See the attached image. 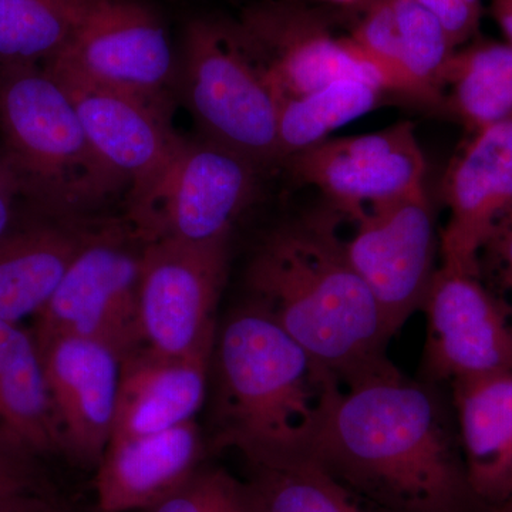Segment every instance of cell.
<instances>
[{"mask_svg": "<svg viewBox=\"0 0 512 512\" xmlns=\"http://www.w3.org/2000/svg\"><path fill=\"white\" fill-rule=\"evenodd\" d=\"M30 332H26L16 323L0 320V377L8 369L13 357L23 345Z\"/></svg>", "mask_w": 512, "mask_h": 512, "instance_id": "obj_31", "label": "cell"}, {"mask_svg": "<svg viewBox=\"0 0 512 512\" xmlns=\"http://www.w3.org/2000/svg\"><path fill=\"white\" fill-rule=\"evenodd\" d=\"M443 197L441 265L481 275V252L512 205V119L470 134L448 164Z\"/></svg>", "mask_w": 512, "mask_h": 512, "instance_id": "obj_16", "label": "cell"}, {"mask_svg": "<svg viewBox=\"0 0 512 512\" xmlns=\"http://www.w3.org/2000/svg\"><path fill=\"white\" fill-rule=\"evenodd\" d=\"M19 194L15 185L12 184L8 175L3 173L0 175V239L15 227V202L13 197Z\"/></svg>", "mask_w": 512, "mask_h": 512, "instance_id": "obj_32", "label": "cell"}, {"mask_svg": "<svg viewBox=\"0 0 512 512\" xmlns=\"http://www.w3.org/2000/svg\"><path fill=\"white\" fill-rule=\"evenodd\" d=\"M333 2L342 3V5H348V3L353 2V0H333Z\"/></svg>", "mask_w": 512, "mask_h": 512, "instance_id": "obj_37", "label": "cell"}, {"mask_svg": "<svg viewBox=\"0 0 512 512\" xmlns=\"http://www.w3.org/2000/svg\"><path fill=\"white\" fill-rule=\"evenodd\" d=\"M94 229L72 218L13 227L0 239V320L16 323L39 315Z\"/></svg>", "mask_w": 512, "mask_h": 512, "instance_id": "obj_21", "label": "cell"}, {"mask_svg": "<svg viewBox=\"0 0 512 512\" xmlns=\"http://www.w3.org/2000/svg\"><path fill=\"white\" fill-rule=\"evenodd\" d=\"M306 458L384 512H487L468 484L451 397L389 359L333 394Z\"/></svg>", "mask_w": 512, "mask_h": 512, "instance_id": "obj_1", "label": "cell"}, {"mask_svg": "<svg viewBox=\"0 0 512 512\" xmlns=\"http://www.w3.org/2000/svg\"><path fill=\"white\" fill-rule=\"evenodd\" d=\"M0 512H56V510L45 494H29L0 500Z\"/></svg>", "mask_w": 512, "mask_h": 512, "instance_id": "obj_33", "label": "cell"}, {"mask_svg": "<svg viewBox=\"0 0 512 512\" xmlns=\"http://www.w3.org/2000/svg\"><path fill=\"white\" fill-rule=\"evenodd\" d=\"M244 483L252 512H384L357 498L308 458L251 467Z\"/></svg>", "mask_w": 512, "mask_h": 512, "instance_id": "obj_26", "label": "cell"}, {"mask_svg": "<svg viewBox=\"0 0 512 512\" xmlns=\"http://www.w3.org/2000/svg\"><path fill=\"white\" fill-rule=\"evenodd\" d=\"M488 6L508 45L512 46V0H488Z\"/></svg>", "mask_w": 512, "mask_h": 512, "instance_id": "obj_34", "label": "cell"}, {"mask_svg": "<svg viewBox=\"0 0 512 512\" xmlns=\"http://www.w3.org/2000/svg\"><path fill=\"white\" fill-rule=\"evenodd\" d=\"M490 512H512V498L511 500H508L507 503L494 508V510H491Z\"/></svg>", "mask_w": 512, "mask_h": 512, "instance_id": "obj_36", "label": "cell"}, {"mask_svg": "<svg viewBox=\"0 0 512 512\" xmlns=\"http://www.w3.org/2000/svg\"><path fill=\"white\" fill-rule=\"evenodd\" d=\"M481 255L491 259L501 284L512 292V205L495 224Z\"/></svg>", "mask_w": 512, "mask_h": 512, "instance_id": "obj_30", "label": "cell"}, {"mask_svg": "<svg viewBox=\"0 0 512 512\" xmlns=\"http://www.w3.org/2000/svg\"><path fill=\"white\" fill-rule=\"evenodd\" d=\"M443 110L468 134L512 119V46L476 39L458 47L443 77Z\"/></svg>", "mask_w": 512, "mask_h": 512, "instance_id": "obj_22", "label": "cell"}, {"mask_svg": "<svg viewBox=\"0 0 512 512\" xmlns=\"http://www.w3.org/2000/svg\"><path fill=\"white\" fill-rule=\"evenodd\" d=\"M346 35L386 74L392 92L443 109V77L457 47L414 0H353Z\"/></svg>", "mask_w": 512, "mask_h": 512, "instance_id": "obj_15", "label": "cell"}, {"mask_svg": "<svg viewBox=\"0 0 512 512\" xmlns=\"http://www.w3.org/2000/svg\"><path fill=\"white\" fill-rule=\"evenodd\" d=\"M45 67L170 113L177 94L178 50L144 0H86L69 45Z\"/></svg>", "mask_w": 512, "mask_h": 512, "instance_id": "obj_6", "label": "cell"}, {"mask_svg": "<svg viewBox=\"0 0 512 512\" xmlns=\"http://www.w3.org/2000/svg\"><path fill=\"white\" fill-rule=\"evenodd\" d=\"M36 345L62 451L97 467L113 431L121 357L110 346L79 336H56Z\"/></svg>", "mask_w": 512, "mask_h": 512, "instance_id": "obj_17", "label": "cell"}, {"mask_svg": "<svg viewBox=\"0 0 512 512\" xmlns=\"http://www.w3.org/2000/svg\"><path fill=\"white\" fill-rule=\"evenodd\" d=\"M332 207L275 229L247 271L261 308L342 384L382 365L392 336L346 254Z\"/></svg>", "mask_w": 512, "mask_h": 512, "instance_id": "obj_2", "label": "cell"}, {"mask_svg": "<svg viewBox=\"0 0 512 512\" xmlns=\"http://www.w3.org/2000/svg\"><path fill=\"white\" fill-rule=\"evenodd\" d=\"M228 264L229 237L144 244L138 289L143 345L168 356L212 355Z\"/></svg>", "mask_w": 512, "mask_h": 512, "instance_id": "obj_9", "label": "cell"}, {"mask_svg": "<svg viewBox=\"0 0 512 512\" xmlns=\"http://www.w3.org/2000/svg\"><path fill=\"white\" fill-rule=\"evenodd\" d=\"M429 10L457 47L467 45L480 33L484 15V0H414Z\"/></svg>", "mask_w": 512, "mask_h": 512, "instance_id": "obj_28", "label": "cell"}, {"mask_svg": "<svg viewBox=\"0 0 512 512\" xmlns=\"http://www.w3.org/2000/svg\"><path fill=\"white\" fill-rule=\"evenodd\" d=\"M384 93L375 84L342 79L282 101L278 117V161L318 146L333 131L375 110Z\"/></svg>", "mask_w": 512, "mask_h": 512, "instance_id": "obj_24", "label": "cell"}, {"mask_svg": "<svg viewBox=\"0 0 512 512\" xmlns=\"http://www.w3.org/2000/svg\"><path fill=\"white\" fill-rule=\"evenodd\" d=\"M285 161L299 181L318 188L345 218L423 188L427 173L410 121L376 133L328 138Z\"/></svg>", "mask_w": 512, "mask_h": 512, "instance_id": "obj_13", "label": "cell"}, {"mask_svg": "<svg viewBox=\"0 0 512 512\" xmlns=\"http://www.w3.org/2000/svg\"><path fill=\"white\" fill-rule=\"evenodd\" d=\"M177 96L205 140L261 168L278 161L281 100L235 23L208 18L187 23L178 47Z\"/></svg>", "mask_w": 512, "mask_h": 512, "instance_id": "obj_5", "label": "cell"}, {"mask_svg": "<svg viewBox=\"0 0 512 512\" xmlns=\"http://www.w3.org/2000/svg\"><path fill=\"white\" fill-rule=\"evenodd\" d=\"M215 444L249 467L303 460L342 383L261 308L248 302L218 329Z\"/></svg>", "mask_w": 512, "mask_h": 512, "instance_id": "obj_3", "label": "cell"}, {"mask_svg": "<svg viewBox=\"0 0 512 512\" xmlns=\"http://www.w3.org/2000/svg\"><path fill=\"white\" fill-rule=\"evenodd\" d=\"M241 485L222 468L200 467L187 483L146 512H221Z\"/></svg>", "mask_w": 512, "mask_h": 512, "instance_id": "obj_27", "label": "cell"}, {"mask_svg": "<svg viewBox=\"0 0 512 512\" xmlns=\"http://www.w3.org/2000/svg\"><path fill=\"white\" fill-rule=\"evenodd\" d=\"M261 167L205 138H181L160 180L130 207L128 225L143 244L229 237L254 201Z\"/></svg>", "mask_w": 512, "mask_h": 512, "instance_id": "obj_7", "label": "cell"}, {"mask_svg": "<svg viewBox=\"0 0 512 512\" xmlns=\"http://www.w3.org/2000/svg\"><path fill=\"white\" fill-rule=\"evenodd\" d=\"M0 444L29 458L62 450L42 357L32 332L0 377Z\"/></svg>", "mask_w": 512, "mask_h": 512, "instance_id": "obj_23", "label": "cell"}, {"mask_svg": "<svg viewBox=\"0 0 512 512\" xmlns=\"http://www.w3.org/2000/svg\"><path fill=\"white\" fill-rule=\"evenodd\" d=\"M86 0H0V67L45 66L69 45Z\"/></svg>", "mask_w": 512, "mask_h": 512, "instance_id": "obj_25", "label": "cell"}, {"mask_svg": "<svg viewBox=\"0 0 512 512\" xmlns=\"http://www.w3.org/2000/svg\"><path fill=\"white\" fill-rule=\"evenodd\" d=\"M8 175L47 215L72 218L123 190L94 154L72 97L45 66L0 67Z\"/></svg>", "mask_w": 512, "mask_h": 512, "instance_id": "obj_4", "label": "cell"}, {"mask_svg": "<svg viewBox=\"0 0 512 512\" xmlns=\"http://www.w3.org/2000/svg\"><path fill=\"white\" fill-rule=\"evenodd\" d=\"M235 26L281 103L342 79L393 93L383 70L318 9L266 0L245 10Z\"/></svg>", "mask_w": 512, "mask_h": 512, "instance_id": "obj_11", "label": "cell"}, {"mask_svg": "<svg viewBox=\"0 0 512 512\" xmlns=\"http://www.w3.org/2000/svg\"><path fill=\"white\" fill-rule=\"evenodd\" d=\"M349 220L355 231L345 239L346 254L393 338L421 311L439 269L440 237L429 194L419 188L363 208Z\"/></svg>", "mask_w": 512, "mask_h": 512, "instance_id": "obj_10", "label": "cell"}, {"mask_svg": "<svg viewBox=\"0 0 512 512\" xmlns=\"http://www.w3.org/2000/svg\"><path fill=\"white\" fill-rule=\"evenodd\" d=\"M221 512H252L244 481H242L241 490L229 500V503L222 508Z\"/></svg>", "mask_w": 512, "mask_h": 512, "instance_id": "obj_35", "label": "cell"}, {"mask_svg": "<svg viewBox=\"0 0 512 512\" xmlns=\"http://www.w3.org/2000/svg\"><path fill=\"white\" fill-rule=\"evenodd\" d=\"M468 484L490 512L512 498V372L450 383Z\"/></svg>", "mask_w": 512, "mask_h": 512, "instance_id": "obj_20", "label": "cell"}, {"mask_svg": "<svg viewBox=\"0 0 512 512\" xmlns=\"http://www.w3.org/2000/svg\"><path fill=\"white\" fill-rule=\"evenodd\" d=\"M202 453L195 420L161 433L110 440L94 481L99 510H150L197 473Z\"/></svg>", "mask_w": 512, "mask_h": 512, "instance_id": "obj_18", "label": "cell"}, {"mask_svg": "<svg viewBox=\"0 0 512 512\" xmlns=\"http://www.w3.org/2000/svg\"><path fill=\"white\" fill-rule=\"evenodd\" d=\"M49 72L72 97L94 154L130 190V207L144 200L183 138L171 126L170 111L130 94Z\"/></svg>", "mask_w": 512, "mask_h": 512, "instance_id": "obj_14", "label": "cell"}, {"mask_svg": "<svg viewBox=\"0 0 512 512\" xmlns=\"http://www.w3.org/2000/svg\"><path fill=\"white\" fill-rule=\"evenodd\" d=\"M43 494L32 467V458L0 446V500Z\"/></svg>", "mask_w": 512, "mask_h": 512, "instance_id": "obj_29", "label": "cell"}, {"mask_svg": "<svg viewBox=\"0 0 512 512\" xmlns=\"http://www.w3.org/2000/svg\"><path fill=\"white\" fill-rule=\"evenodd\" d=\"M143 245L128 224L94 231L36 316V343L79 336L110 346L121 360L143 348L138 318Z\"/></svg>", "mask_w": 512, "mask_h": 512, "instance_id": "obj_8", "label": "cell"}, {"mask_svg": "<svg viewBox=\"0 0 512 512\" xmlns=\"http://www.w3.org/2000/svg\"><path fill=\"white\" fill-rule=\"evenodd\" d=\"M212 355L168 356L143 346L124 357L110 440L161 433L194 420L207 396Z\"/></svg>", "mask_w": 512, "mask_h": 512, "instance_id": "obj_19", "label": "cell"}, {"mask_svg": "<svg viewBox=\"0 0 512 512\" xmlns=\"http://www.w3.org/2000/svg\"><path fill=\"white\" fill-rule=\"evenodd\" d=\"M421 311L427 335L419 379L443 386L456 380L512 372V319L481 281L440 265Z\"/></svg>", "mask_w": 512, "mask_h": 512, "instance_id": "obj_12", "label": "cell"}]
</instances>
